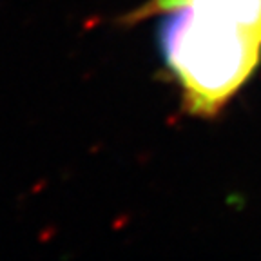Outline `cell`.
I'll return each mask as SVG.
<instances>
[{
	"label": "cell",
	"mask_w": 261,
	"mask_h": 261,
	"mask_svg": "<svg viewBox=\"0 0 261 261\" xmlns=\"http://www.w3.org/2000/svg\"><path fill=\"white\" fill-rule=\"evenodd\" d=\"M160 47L196 116H214L261 60V37L227 16L181 6L163 13Z\"/></svg>",
	"instance_id": "6da1fadb"
},
{
	"label": "cell",
	"mask_w": 261,
	"mask_h": 261,
	"mask_svg": "<svg viewBox=\"0 0 261 261\" xmlns=\"http://www.w3.org/2000/svg\"><path fill=\"white\" fill-rule=\"evenodd\" d=\"M191 6L201 11L227 16L241 25H247L261 37V0H149L136 9L130 18H145L151 15H163L171 9Z\"/></svg>",
	"instance_id": "7a4b0ae2"
}]
</instances>
